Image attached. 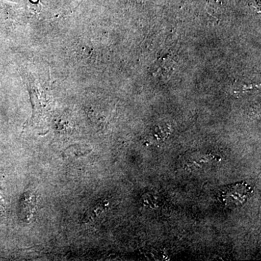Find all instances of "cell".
<instances>
[{"instance_id": "obj_4", "label": "cell", "mask_w": 261, "mask_h": 261, "mask_svg": "<svg viewBox=\"0 0 261 261\" xmlns=\"http://www.w3.org/2000/svg\"><path fill=\"white\" fill-rule=\"evenodd\" d=\"M3 208H4V206H3V200L2 199L1 192H0V214L2 213H3Z\"/></svg>"}, {"instance_id": "obj_3", "label": "cell", "mask_w": 261, "mask_h": 261, "mask_svg": "<svg viewBox=\"0 0 261 261\" xmlns=\"http://www.w3.org/2000/svg\"><path fill=\"white\" fill-rule=\"evenodd\" d=\"M106 205H98L94 207V208L91 209L86 213L85 216H84L83 222L87 223L90 221L91 220L94 219L95 216H97L99 214V211H102Z\"/></svg>"}, {"instance_id": "obj_2", "label": "cell", "mask_w": 261, "mask_h": 261, "mask_svg": "<svg viewBox=\"0 0 261 261\" xmlns=\"http://www.w3.org/2000/svg\"><path fill=\"white\" fill-rule=\"evenodd\" d=\"M89 152V149L84 147V145H75L68 147L63 154L66 158L79 159V158L84 157V155L88 154Z\"/></svg>"}, {"instance_id": "obj_1", "label": "cell", "mask_w": 261, "mask_h": 261, "mask_svg": "<svg viewBox=\"0 0 261 261\" xmlns=\"http://www.w3.org/2000/svg\"><path fill=\"white\" fill-rule=\"evenodd\" d=\"M37 195L35 192L28 190L22 196L20 202V217L25 222L32 220L37 205Z\"/></svg>"}]
</instances>
